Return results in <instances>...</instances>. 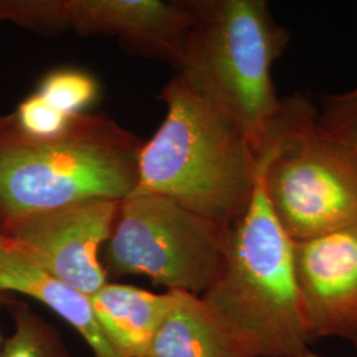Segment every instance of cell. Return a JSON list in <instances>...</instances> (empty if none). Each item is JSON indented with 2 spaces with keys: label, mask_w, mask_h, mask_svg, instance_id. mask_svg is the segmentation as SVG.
Instances as JSON below:
<instances>
[{
  "label": "cell",
  "mask_w": 357,
  "mask_h": 357,
  "mask_svg": "<svg viewBox=\"0 0 357 357\" xmlns=\"http://www.w3.org/2000/svg\"><path fill=\"white\" fill-rule=\"evenodd\" d=\"M248 357H299L315 342L283 230L257 178L252 202L224 234V265L202 295Z\"/></svg>",
  "instance_id": "1"
},
{
  "label": "cell",
  "mask_w": 357,
  "mask_h": 357,
  "mask_svg": "<svg viewBox=\"0 0 357 357\" xmlns=\"http://www.w3.org/2000/svg\"><path fill=\"white\" fill-rule=\"evenodd\" d=\"M143 142L113 118L82 113L38 137L0 115V227L85 199L123 200L138 184Z\"/></svg>",
  "instance_id": "2"
},
{
  "label": "cell",
  "mask_w": 357,
  "mask_h": 357,
  "mask_svg": "<svg viewBox=\"0 0 357 357\" xmlns=\"http://www.w3.org/2000/svg\"><path fill=\"white\" fill-rule=\"evenodd\" d=\"M162 100L166 118L142 146L132 193L166 196L228 229L252 202L257 153L229 118L193 94L178 76L163 88Z\"/></svg>",
  "instance_id": "3"
},
{
  "label": "cell",
  "mask_w": 357,
  "mask_h": 357,
  "mask_svg": "<svg viewBox=\"0 0 357 357\" xmlns=\"http://www.w3.org/2000/svg\"><path fill=\"white\" fill-rule=\"evenodd\" d=\"M192 6L196 20L176 76L229 118L257 153L281 110L271 70L290 32L265 0H192Z\"/></svg>",
  "instance_id": "4"
},
{
  "label": "cell",
  "mask_w": 357,
  "mask_h": 357,
  "mask_svg": "<svg viewBox=\"0 0 357 357\" xmlns=\"http://www.w3.org/2000/svg\"><path fill=\"white\" fill-rule=\"evenodd\" d=\"M257 158L268 204L294 243L357 222L356 153L305 97L282 100Z\"/></svg>",
  "instance_id": "5"
},
{
  "label": "cell",
  "mask_w": 357,
  "mask_h": 357,
  "mask_svg": "<svg viewBox=\"0 0 357 357\" xmlns=\"http://www.w3.org/2000/svg\"><path fill=\"white\" fill-rule=\"evenodd\" d=\"M225 230L155 193L121 202L103 246V268L115 277L146 275L167 291L203 295L224 265Z\"/></svg>",
  "instance_id": "6"
},
{
  "label": "cell",
  "mask_w": 357,
  "mask_h": 357,
  "mask_svg": "<svg viewBox=\"0 0 357 357\" xmlns=\"http://www.w3.org/2000/svg\"><path fill=\"white\" fill-rule=\"evenodd\" d=\"M121 202L78 200L15 218L0 228L40 268L91 296L107 283L101 249L113 233Z\"/></svg>",
  "instance_id": "7"
},
{
  "label": "cell",
  "mask_w": 357,
  "mask_h": 357,
  "mask_svg": "<svg viewBox=\"0 0 357 357\" xmlns=\"http://www.w3.org/2000/svg\"><path fill=\"white\" fill-rule=\"evenodd\" d=\"M293 246L314 339L333 336L357 344V222Z\"/></svg>",
  "instance_id": "8"
},
{
  "label": "cell",
  "mask_w": 357,
  "mask_h": 357,
  "mask_svg": "<svg viewBox=\"0 0 357 357\" xmlns=\"http://www.w3.org/2000/svg\"><path fill=\"white\" fill-rule=\"evenodd\" d=\"M66 29L119 38L125 48L175 66L196 20L192 0H61Z\"/></svg>",
  "instance_id": "9"
},
{
  "label": "cell",
  "mask_w": 357,
  "mask_h": 357,
  "mask_svg": "<svg viewBox=\"0 0 357 357\" xmlns=\"http://www.w3.org/2000/svg\"><path fill=\"white\" fill-rule=\"evenodd\" d=\"M0 293L24 294L50 307L79 332L94 356L122 357L101 328L90 296L40 268L4 233L0 238Z\"/></svg>",
  "instance_id": "10"
},
{
  "label": "cell",
  "mask_w": 357,
  "mask_h": 357,
  "mask_svg": "<svg viewBox=\"0 0 357 357\" xmlns=\"http://www.w3.org/2000/svg\"><path fill=\"white\" fill-rule=\"evenodd\" d=\"M106 337L122 357H146L174 302L172 291L155 294L110 283L90 296Z\"/></svg>",
  "instance_id": "11"
},
{
  "label": "cell",
  "mask_w": 357,
  "mask_h": 357,
  "mask_svg": "<svg viewBox=\"0 0 357 357\" xmlns=\"http://www.w3.org/2000/svg\"><path fill=\"white\" fill-rule=\"evenodd\" d=\"M146 357H248L200 295L175 291Z\"/></svg>",
  "instance_id": "12"
},
{
  "label": "cell",
  "mask_w": 357,
  "mask_h": 357,
  "mask_svg": "<svg viewBox=\"0 0 357 357\" xmlns=\"http://www.w3.org/2000/svg\"><path fill=\"white\" fill-rule=\"evenodd\" d=\"M7 310L13 331L6 336L0 357H72L60 333L29 306L13 299Z\"/></svg>",
  "instance_id": "13"
},
{
  "label": "cell",
  "mask_w": 357,
  "mask_h": 357,
  "mask_svg": "<svg viewBox=\"0 0 357 357\" xmlns=\"http://www.w3.org/2000/svg\"><path fill=\"white\" fill-rule=\"evenodd\" d=\"M38 94L65 114L78 115L94 102L100 85L94 77L79 69H57L40 82Z\"/></svg>",
  "instance_id": "14"
},
{
  "label": "cell",
  "mask_w": 357,
  "mask_h": 357,
  "mask_svg": "<svg viewBox=\"0 0 357 357\" xmlns=\"http://www.w3.org/2000/svg\"><path fill=\"white\" fill-rule=\"evenodd\" d=\"M19 126L38 137L61 134L76 115L65 114L47 102L38 91L28 96L13 113Z\"/></svg>",
  "instance_id": "15"
},
{
  "label": "cell",
  "mask_w": 357,
  "mask_h": 357,
  "mask_svg": "<svg viewBox=\"0 0 357 357\" xmlns=\"http://www.w3.org/2000/svg\"><path fill=\"white\" fill-rule=\"evenodd\" d=\"M319 122L337 139L345 143L357 156V93L351 90L328 97Z\"/></svg>",
  "instance_id": "16"
},
{
  "label": "cell",
  "mask_w": 357,
  "mask_h": 357,
  "mask_svg": "<svg viewBox=\"0 0 357 357\" xmlns=\"http://www.w3.org/2000/svg\"><path fill=\"white\" fill-rule=\"evenodd\" d=\"M1 236H3V230L0 228V238H1ZM13 299L15 298H13V295H10V294L0 293V311L4 310V308H8Z\"/></svg>",
  "instance_id": "17"
},
{
  "label": "cell",
  "mask_w": 357,
  "mask_h": 357,
  "mask_svg": "<svg viewBox=\"0 0 357 357\" xmlns=\"http://www.w3.org/2000/svg\"><path fill=\"white\" fill-rule=\"evenodd\" d=\"M299 357H326V356H321V355H318V354H314V352H311L310 349L308 351H306L305 354H302L301 356Z\"/></svg>",
  "instance_id": "18"
},
{
  "label": "cell",
  "mask_w": 357,
  "mask_h": 357,
  "mask_svg": "<svg viewBox=\"0 0 357 357\" xmlns=\"http://www.w3.org/2000/svg\"><path fill=\"white\" fill-rule=\"evenodd\" d=\"M4 339H6V336L3 335V332L0 330V355H1V348H3V343H4Z\"/></svg>",
  "instance_id": "19"
},
{
  "label": "cell",
  "mask_w": 357,
  "mask_h": 357,
  "mask_svg": "<svg viewBox=\"0 0 357 357\" xmlns=\"http://www.w3.org/2000/svg\"><path fill=\"white\" fill-rule=\"evenodd\" d=\"M354 91H356V93H357V88H356V89H354Z\"/></svg>",
  "instance_id": "20"
}]
</instances>
